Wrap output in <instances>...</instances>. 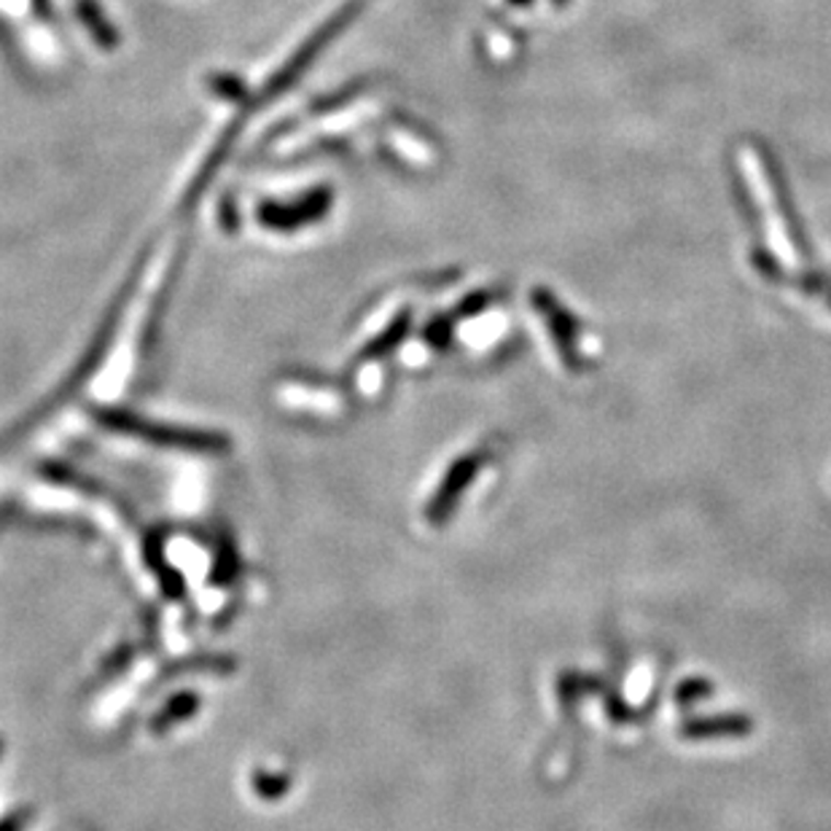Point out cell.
I'll return each instance as SVG.
<instances>
[{"label":"cell","instance_id":"cell-13","mask_svg":"<svg viewBox=\"0 0 831 831\" xmlns=\"http://www.w3.org/2000/svg\"><path fill=\"white\" fill-rule=\"evenodd\" d=\"M753 264H756V270L762 272L764 277H770V281H777V277H781V266H777V259L773 257V253L756 251V257H753Z\"/></svg>","mask_w":831,"mask_h":831},{"label":"cell","instance_id":"cell-4","mask_svg":"<svg viewBox=\"0 0 831 831\" xmlns=\"http://www.w3.org/2000/svg\"><path fill=\"white\" fill-rule=\"evenodd\" d=\"M331 202L329 189H316V192L305 194L301 200L291 202V205H281V202H266L261 207V224H266L270 229L277 231H291L296 227H305V224L318 221L326 216Z\"/></svg>","mask_w":831,"mask_h":831},{"label":"cell","instance_id":"cell-9","mask_svg":"<svg viewBox=\"0 0 831 831\" xmlns=\"http://www.w3.org/2000/svg\"><path fill=\"white\" fill-rule=\"evenodd\" d=\"M409 326H412V320H409V312H407V316H399V318H396V320H394V326H390V329L385 331V334H379L377 340H374V342L369 344V348L364 350L366 358H377V355L390 353V350H394L396 344H399V342L403 340V337L409 334Z\"/></svg>","mask_w":831,"mask_h":831},{"label":"cell","instance_id":"cell-15","mask_svg":"<svg viewBox=\"0 0 831 831\" xmlns=\"http://www.w3.org/2000/svg\"><path fill=\"white\" fill-rule=\"evenodd\" d=\"M213 89H216V92H221V94H227V98H231V100H240L242 94H246V87H242L237 79H216L213 81Z\"/></svg>","mask_w":831,"mask_h":831},{"label":"cell","instance_id":"cell-14","mask_svg":"<svg viewBox=\"0 0 831 831\" xmlns=\"http://www.w3.org/2000/svg\"><path fill=\"white\" fill-rule=\"evenodd\" d=\"M30 821H33V812L14 810V812H9L5 818H0V831H25Z\"/></svg>","mask_w":831,"mask_h":831},{"label":"cell","instance_id":"cell-11","mask_svg":"<svg viewBox=\"0 0 831 831\" xmlns=\"http://www.w3.org/2000/svg\"><path fill=\"white\" fill-rule=\"evenodd\" d=\"M710 692H714L710 681L692 679V681H684V684L679 686V692H675V699H679L681 705H694L699 697H708Z\"/></svg>","mask_w":831,"mask_h":831},{"label":"cell","instance_id":"cell-3","mask_svg":"<svg viewBox=\"0 0 831 831\" xmlns=\"http://www.w3.org/2000/svg\"><path fill=\"white\" fill-rule=\"evenodd\" d=\"M533 307H536V310L544 316L546 326H549L557 350H560L568 369L579 372L581 355H579V340H576V337H579V323H576V318L560 305V301H555V296L544 288L533 291Z\"/></svg>","mask_w":831,"mask_h":831},{"label":"cell","instance_id":"cell-10","mask_svg":"<svg viewBox=\"0 0 831 831\" xmlns=\"http://www.w3.org/2000/svg\"><path fill=\"white\" fill-rule=\"evenodd\" d=\"M288 775H277V773H257L253 775V788H257L259 797L264 799H281L288 794Z\"/></svg>","mask_w":831,"mask_h":831},{"label":"cell","instance_id":"cell-17","mask_svg":"<svg viewBox=\"0 0 831 831\" xmlns=\"http://www.w3.org/2000/svg\"><path fill=\"white\" fill-rule=\"evenodd\" d=\"M509 3H514V5H527V3H533V0H509Z\"/></svg>","mask_w":831,"mask_h":831},{"label":"cell","instance_id":"cell-6","mask_svg":"<svg viewBox=\"0 0 831 831\" xmlns=\"http://www.w3.org/2000/svg\"><path fill=\"white\" fill-rule=\"evenodd\" d=\"M197 710H200V694H194V692L175 694V697H170L168 705H164V708L151 718V732L164 735L168 729L175 727V724L197 716Z\"/></svg>","mask_w":831,"mask_h":831},{"label":"cell","instance_id":"cell-5","mask_svg":"<svg viewBox=\"0 0 831 831\" xmlns=\"http://www.w3.org/2000/svg\"><path fill=\"white\" fill-rule=\"evenodd\" d=\"M753 732V721L743 714H716L688 718L681 727V738L716 740V738H745Z\"/></svg>","mask_w":831,"mask_h":831},{"label":"cell","instance_id":"cell-8","mask_svg":"<svg viewBox=\"0 0 831 831\" xmlns=\"http://www.w3.org/2000/svg\"><path fill=\"white\" fill-rule=\"evenodd\" d=\"M146 562L153 568V573L159 576V584H162L164 595L172 597V601H178V597L183 595V579L181 573L175 571V568H170L168 562L162 560V551L159 549H146Z\"/></svg>","mask_w":831,"mask_h":831},{"label":"cell","instance_id":"cell-1","mask_svg":"<svg viewBox=\"0 0 831 831\" xmlns=\"http://www.w3.org/2000/svg\"><path fill=\"white\" fill-rule=\"evenodd\" d=\"M94 420L103 429L124 433V436L144 439V442L157 444L162 449H181V453L194 455H227L231 449L229 436L218 431H197V429H181V425L153 423V420L138 418L124 409H94Z\"/></svg>","mask_w":831,"mask_h":831},{"label":"cell","instance_id":"cell-7","mask_svg":"<svg viewBox=\"0 0 831 831\" xmlns=\"http://www.w3.org/2000/svg\"><path fill=\"white\" fill-rule=\"evenodd\" d=\"M76 11H79L81 25L92 33V38L98 41L100 46H105V49H114V46L118 44V35H116V30L111 27V22L103 16V11L98 9V3H94V0H79V3H76Z\"/></svg>","mask_w":831,"mask_h":831},{"label":"cell","instance_id":"cell-12","mask_svg":"<svg viewBox=\"0 0 831 831\" xmlns=\"http://www.w3.org/2000/svg\"><path fill=\"white\" fill-rule=\"evenodd\" d=\"M425 337H429V342L436 344V348H447L449 337H453V323H449V318L433 320L429 329H425Z\"/></svg>","mask_w":831,"mask_h":831},{"label":"cell","instance_id":"cell-16","mask_svg":"<svg viewBox=\"0 0 831 831\" xmlns=\"http://www.w3.org/2000/svg\"><path fill=\"white\" fill-rule=\"evenodd\" d=\"M485 301H488V294H474V299L463 301L460 312H463V316H468V312H477L479 307H485Z\"/></svg>","mask_w":831,"mask_h":831},{"label":"cell","instance_id":"cell-18","mask_svg":"<svg viewBox=\"0 0 831 831\" xmlns=\"http://www.w3.org/2000/svg\"><path fill=\"white\" fill-rule=\"evenodd\" d=\"M555 3H557V5H566V3H568V0H555Z\"/></svg>","mask_w":831,"mask_h":831},{"label":"cell","instance_id":"cell-2","mask_svg":"<svg viewBox=\"0 0 831 831\" xmlns=\"http://www.w3.org/2000/svg\"><path fill=\"white\" fill-rule=\"evenodd\" d=\"M485 458H488L485 453H468L449 466V471L439 482V490L433 492L431 503L425 506V516H429L431 525H444L455 514L463 492L477 479V474L482 471Z\"/></svg>","mask_w":831,"mask_h":831}]
</instances>
